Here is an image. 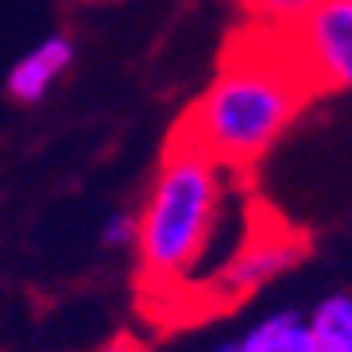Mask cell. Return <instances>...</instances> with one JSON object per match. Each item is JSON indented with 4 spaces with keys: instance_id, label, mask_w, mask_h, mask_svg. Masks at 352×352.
Listing matches in <instances>:
<instances>
[{
    "instance_id": "1",
    "label": "cell",
    "mask_w": 352,
    "mask_h": 352,
    "mask_svg": "<svg viewBox=\"0 0 352 352\" xmlns=\"http://www.w3.org/2000/svg\"><path fill=\"white\" fill-rule=\"evenodd\" d=\"M314 97L287 35L244 23V32L228 39L213 82L170 135L206 151L225 170H248L279 144Z\"/></svg>"
},
{
    "instance_id": "2",
    "label": "cell",
    "mask_w": 352,
    "mask_h": 352,
    "mask_svg": "<svg viewBox=\"0 0 352 352\" xmlns=\"http://www.w3.org/2000/svg\"><path fill=\"white\" fill-rule=\"evenodd\" d=\"M221 197L225 166L170 135L155 182L135 213L132 248L144 287L166 290L197 267L221 221Z\"/></svg>"
},
{
    "instance_id": "3",
    "label": "cell",
    "mask_w": 352,
    "mask_h": 352,
    "mask_svg": "<svg viewBox=\"0 0 352 352\" xmlns=\"http://www.w3.org/2000/svg\"><path fill=\"white\" fill-rule=\"evenodd\" d=\"M283 35L318 97L352 89V0H321L298 28Z\"/></svg>"
},
{
    "instance_id": "4",
    "label": "cell",
    "mask_w": 352,
    "mask_h": 352,
    "mask_svg": "<svg viewBox=\"0 0 352 352\" xmlns=\"http://www.w3.org/2000/svg\"><path fill=\"white\" fill-rule=\"evenodd\" d=\"M302 256H306V240L302 236H290V232H283V228L259 232V236H252L236 256L228 259V267L217 275L221 298L225 302L248 298L252 290H259L263 283L275 279V275L290 271Z\"/></svg>"
},
{
    "instance_id": "5",
    "label": "cell",
    "mask_w": 352,
    "mask_h": 352,
    "mask_svg": "<svg viewBox=\"0 0 352 352\" xmlns=\"http://www.w3.org/2000/svg\"><path fill=\"white\" fill-rule=\"evenodd\" d=\"M74 63V39L70 35H47L43 43H35L28 54H20L8 70V97L16 104H39L43 97L54 89V82L70 70Z\"/></svg>"
},
{
    "instance_id": "6",
    "label": "cell",
    "mask_w": 352,
    "mask_h": 352,
    "mask_svg": "<svg viewBox=\"0 0 352 352\" xmlns=\"http://www.w3.org/2000/svg\"><path fill=\"white\" fill-rule=\"evenodd\" d=\"M314 352H352V294H329L306 318Z\"/></svg>"
},
{
    "instance_id": "7",
    "label": "cell",
    "mask_w": 352,
    "mask_h": 352,
    "mask_svg": "<svg viewBox=\"0 0 352 352\" xmlns=\"http://www.w3.org/2000/svg\"><path fill=\"white\" fill-rule=\"evenodd\" d=\"M321 0H236V8L244 12L248 28H263V32H290L298 28Z\"/></svg>"
},
{
    "instance_id": "8",
    "label": "cell",
    "mask_w": 352,
    "mask_h": 352,
    "mask_svg": "<svg viewBox=\"0 0 352 352\" xmlns=\"http://www.w3.org/2000/svg\"><path fill=\"white\" fill-rule=\"evenodd\" d=\"M294 314L298 310H279L256 321L240 341H232V352H283V337H287V325L294 321Z\"/></svg>"
},
{
    "instance_id": "9",
    "label": "cell",
    "mask_w": 352,
    "mask_h": 352,
    "mask_svg": "<svg viewBox=\"0 0 352 352\" xmlns=\"http://www.w3.org/2000/svg\"><path fill=\"white\" fill-rule=\"evenodd\" d=\"M104 248H132L135 244V213H124V209H113L109 217L101 221V232H97Z\"/></svg>"
},
{
    "instance_id": "10",
    "label": "cell",
    "mask_w": 352,
    "mask_h": 352,
    "mask_svg": "<svg viewBox=\"0 0 352 352\" xmlns=\"http://www.w3.org/2000/svg\"><path fill=\"white\" fill-rule=\"evenodd\" d=\"M283 352H314V337L310 325L302 314H294V321L287 325V337H283Z\"/></svg>"
},
{
    "instance_id": "11",
    "label": "cell",
    "mask_w": 352,
    "mask_h": 352,
    "mask_svg": "<svg viewBox=\"0 0 352 352\" xmlns=\"http://www.w3.org/2000/svg\"><path fill=\"white\" fill-rule=\"evenodd\" d=\"M97 352H147L144 344L135 341V337H128V333H120V337H113V341H104Z\"/></svg>"
},
{
    "instance_id": "12",
    "label": "cell",
    "mask_w": 352,
    "mask_h": 352,
    "mask_svg": "<svg viewBox=\"0 0 352 352\" xmlns=\"http://www.w3.org/2000/svg\"><path fill=\"white\" fill-rule=\"evenodd\" d=\"M209 352H232V341H228V344H217V349H209Z\"/></svg>"
},
{
    "instance_id": "13",
    "label": "cell",
    "mask_w": 352,
    "mask_h": 352,
    "mask_svg": "<svg viewBox=\"0 0 352 352\" xmlns=\"http://www.w3.org/2000/svg\"><path fill=\"white\" fill-rule=\"evenodd\" d=\"M82 4H101V0H82Z\"/></svg>"
}]
</instances>
